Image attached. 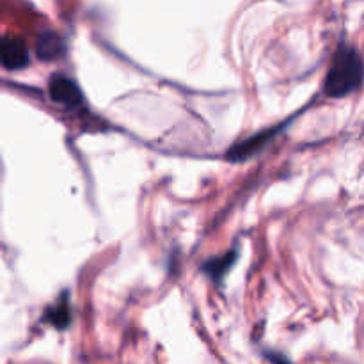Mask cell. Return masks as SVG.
Returning <instances> with one entry per match:
<instances>
[{
  "label": "cell",
  "instance_id": "obj_1",
  "mask_svg": "<svg viewBox=\"0 0 364 364\" xmlns=\"http://www.w3.org/2000/svg\"><path fill=\"white\" fill-rule=\"evenodd\" d=\"M364 78V64L358 48L348 43H340L331 60L329 71L326 77L327 96L331 98H343L359 89Z\"/></svg>",
  "mask_w": 364,
  "mask_h": 364
},
{
  "label": "cell",
  "instance_id": "obj_2",
  "mask_svg": "<svg viewBox=\"0 0 364 364\" xmlns=\"http://www.w3.org/2000/svg\"><path fill=\"white\" fill-rule=\"evenodd\" d=\"M48 95L59 105L68 109H78L84 105V92L77 82L64 73H55L48 80Z\"/></svg>",
  "mask_w": 364,
  "mask_h": 364
},
{
  "label": "cell",
  "instance_id": "obj_3",
  "mask_svg": "<svg viewBox=\"0 0 364 364\" xmlns=\"http://www.w3.org/2000/svg\"><path fill=\"white\" fill-rule=\"evenodd\" d=\"M288 123L279 124V127H272L269 130H263L259 134L252 135V137L245 139V141L237 142L235 146H231L230 151L226 153V159L231 160V162H242V160H247L251 159L252 155H256L258 151H262Z\"/></svg>",
  "mask_w": 364,
  "mask_h": 364
},
{
  "label": "cell",
  "instance_id": "obj_4",
  "mask_svg": "<svg viewBox=\"0 0 364 364\" xmlns=\"http://www.w3.org/2000/svg\"><path fill=\"white\" fill-rule=\"evenodd\" d=\"M0 60H2V66L9 71L23 70L25 66H28L31 57H28V48L23 39L18 36H4L0 43Z\"/></svg>",
  "mask_w": 364,
  "mask_h": 364
},
{
  "label": "cell",
  "instance_id": "obj_5",
  "mask_svg": "<svg viewBox=\"0 0 364 364\" xmlns=\"http://www.w3.org/2000/svg\"><path fill=\"white\" fill-rule=\"evenodd\" d=\"M66 53V43L55 31H43L36 43V55L45 63L60 59Z\"/></svg>",
  "mask_w": 364,
  "mask_h": 364
},
{
  "label": "cell",
  "instance_id": "obj_6",
  "mask_svg": "<svg viewBox=\"0 0 364 364\" xmlns=\"http://www.w3.org/2000/svg\"><path fill=\"white\" fill-rule=\"evenodd\" d=\"M237 259H238V247H233L231 251L224 252V255L206 259V262L201 265V272L205 274V276H208L212 281H215L217 284H220L224 277H226V274L230 272L231 267L237 263Z\"/></svg>",
  "mask_w": 364,
  "mask_h": 364
},
{
  "label": "cell",
  "instance_id": "obj_7",
  "mask_svg": "<svg viewBox=\"0 0 364 364\" xmlns=\"http://www.w3.org/2000/svg\"><path fill=\"white\" fill-rule=\"evenodd\" d=\"M43 322L50 323L55 329H66L70 326L71 309L70 301H68V291H63L60 297L52 306H48L45 309V313H43Z\"/></svg>",
  "mask_w": 364,
  "mask_h": 364
},
{
  "label": "cell",
  "instance_id": "obj_8",
  "mask_svg": "<svg viewBox=\"0 0 364 364\" xmlns=\"http://www.w3.org/2000/svg\"><path fill=\"white\" fill-rule=\"evenodd\" d=\"M267 358H269V361H272L274 364H290V361H288L284 355L274 354V352H269V354H267Z\"/></svg>",
  "mask_w": 364,
  "mask_h": 364
}]
</instances>
